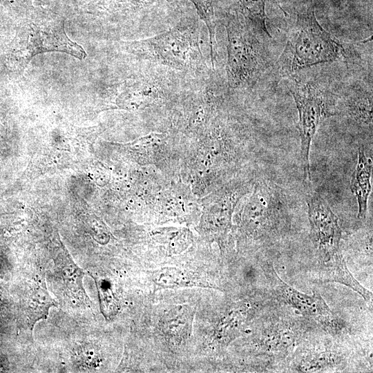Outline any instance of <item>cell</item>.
<instances>
[{
  "instance_id": "obj_7",
  "label": "cell",
  "mask_w": 373,
  "mask_h": 373,
  "mask_svg": "<svg viewBox=\"0 0 373 373\" xmlns=\"http://www.w3.org/2000/svg\"><path fill=\"white\" fill-rule=\"evenodd\" d=\"M312 240L323 260L339 251L341 229L327 202L316 191L307 198Z\"/></svg>"
},
{
  "instance_id": "obj_16",
  "label": "cell",
  "mask_w": 373,
  "mask_h": 373,
  "mask_svg": "<svg viewBox=\"0 0 373 373\" xmlns=\"http://www.w3.org/2000/svg\"><path fill=\"white\" fill-rule=\"evenodd\" d=\"M10 1V0H0V1H1V2H3V1L7 2V1Z\"/></svg>"
},
{
  "instance_id": "obj_13",
  "label": "cell",
  "mask_w": 373,
  "mask_h": 373,
  "mask_svg": "<svg viewBox=\"0 0 373 373\" xmlns=\"http://www.w3.org/2000/svg\"><path fill=\"white\" fill-rule=\"evenodd\" d=\"M152 278L157 285L165 288L187 286L189 283L180 270L173 267L162 268Z\"/></svg>"
},
{
  "instance_id": "obj_1",
  "label": "cell",
  "mask_w": 373,
  "mask_h": 373,
  "mask_svg": "<svg viewBox=\"0 0 373 373\" xmlns=\"http://www.w3.org/2000/svg\"><path fill=\"white\" fill-rule=\"evenodd\" d=\"M354 55L352 46L325 30L314 9L308 8L289 30L278 62L282 72L290 75L322 63L349 60Z\"/></svg>"
},
{
  "instance_id": "obj_5",
  "label": "cell",
  "mask_w": 373,
  "mask_h": 373,
  "mask_svg": "<svg viewBox=\"0 0 373 373\" xmlns=\"http://www.w3.org/2000/svg\"><path fill=\"white\" fill-rule=\"evenodd\" d=\"M287 204L280 189L266 181L258 182L244 206L243 228L254 237L266 236L280 223Z\"/></svg>"
},
{
  "instance_id": "obj_4",
  "label": "cell",
  "mask_w": 373,
  "mask_h": 373,
  "mask_svg": "<svg viewBox=\"0 0 373 373\" xmlns=\"http://www.w3.org/2000/svg\"><path fill=\"white\" fill-rule=\"evenodd\" d=\"M298 113L300 158L305 180L311 184L309 153L313 138L321 122L334 115L326 93L310 82H296L290 88Z\"/></svg>"
},
{
  "instance_id": "obj_11",
  "label": "cell",
  "mask_w": 373,
  "mask_h": 373,
  "mask_svg": "<svg viewBox=\"0 0 373 373\" xmlns=\"http://www.w3.org/2000/svg\"><path fill=\"white\" fill-rule=\"evenodd\" d=\"M347 113L358 123L371 126L372 124V94L357 93L347 100Z\"/></svg>"
},
{
  "instance_id": "obj_6",
  "label": "cell",
  "mask_w": 373,
  "mask_h": 373,
  "mask_svg": "<svg viewBox=\"0 0 373 373\" xmlns=\"http://www.w3.org/2000/svg\"><path fill=\"white\" fill-rule=\"evenodd\" d=\"M17 50L21 64L26 66L31 58L41 52H61L83 59L86 53L83 48L69 39L63 23L38 26L30 25L22 30Z\"/></svg>"
},
{
  "instance_id": "obj_10",
  "label": "cell",
  "mask_w": 373,
  "mask_h": 373,
  "mask_svg": "<svg viewBox=\"0 0 373 373\" xmlns=\"http://www.w3.org/2000/svg\"><path fill=\"white\" fill-rule=\"evenodd\" d=\"M372 160L365 155L362 148L358 150V160L350 182V189L358 203V218L365 219L368 199L371 192L370 179Z\"/></svg>"
},
{
  "instance_id": "obj_15",
  "label": "cell",
  "mask_w": 373,
  "mask_h": 373,
  "mask_svg": "<svg viewBox=\"0 0 373 373\" xmlns=\"http://www.w3.org/2000/svg\"><path fill=\"white\" fill-rule=\"evenodd\" d=\"M245 314L243 310H233L224 317L219 326V334L227 335L228 332L238 329L243 323Z\"/></svg>"
},
{
  "instance_id": "obj_2",
  "label": "cell",
  "mask_w": 373,
  "mask_h": 373,
  "mask_svg": "<svg viewBox=\"0 0 373 373\" xmlns=\"http://www.w3.org/2000/svg\"><path fill=\"white\" fill-rule=\"evenodd\" d=\"M125 46L132 53L184 72H202L206 66L198 30L192 26H177Z\"/></svg>"
},
{
  "instance_id": "obj_8",
  "label": "cell",
  "mask_w": 373,
  "mask_h": 373,
  "mask_svg": "<svg viewBox=\"0 0 373 373\" xmlns=\"http://www.w3.org/2000/svg\"><path fill=\"white\" fill-rule=\"evenodd\" d=\"M269 276L274 281L273 284L277 294L285 303L303 315L323 326L332 325L334 321L333 314L317 291H314L312 296L298 291L281 280L273 269L269 270Z\"/></svg>"
},
{
  "instance_id": "obj_12",
  "label": "cell",
  "mask_w": 373,
  "mask_h": 373,
  "mask_svg": "<svg viewBox=\"0 0 373 373\" xmlns=\"http://www.w3.org/2000/svg\"><path fill=\"white\" fill-rule=\"evenodd\" d=\"M164 323V329L170 336H182L185 335L189 328L191 316L186 309L180 307L170 313Z\"/></svg>"
},
{
  "instance_id": "obj_9",
  "label": "cell",
  "mask_w": 373,
  "mask_h": 373,
  "mask_svg": "<svg viewBox=\"0 0 373 373\" xmlns=\"http://www.w3.org/2000/svg\"><path fill=\"white\" fill-rule=\"evenodd\" d=\"M319 276L323 282L343 284L359 294L367 302L372 303V294L364 288L351 274L340 251L323 260Z\"/></svg>"
},
{
  "instance_id": "obj_14",
  "label": "cell",
  "mask_w": 373,
  "mask_h": 373,
  "mask_svg": "<svg viewBox=\"0 0 373 373\" xmlns=\"http://www.w3.org/2000/svg\"><path fill=\"white\" fill-rule=\"evenodd\" d=\"M94 278L99 298L101 311L105 318H110L118 312V302L111 289L106 286L104 281L97 277Z\"/></svg>"
},
{
  "instance_id": "obj_3",
  "label": "cell",
  "mask_w": 373,
  "mask_h": 373,
  "mask_svg": "<svg viewBox=\"0 0 373 373\" xmlns=\"http://www.w3.org/2000/svg\"><path fill=\"white\" fill-rule=\"evenodd\" d=\"M226 31L228 87L231 89L252 87L269 66L265 49L259 40V36L245 21H229Z\"/></svg>"
}]
</instances>
